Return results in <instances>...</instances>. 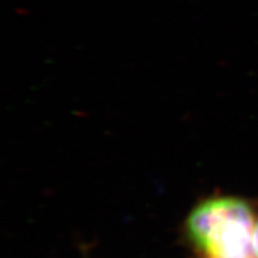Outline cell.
Wrapping results in <instances>:
<instances>
[{
    "label": "cell",
    "mask_w": 258,
    "mask_h": 258,
    "mask_svg": "<svg viewBox=\"0 0 258 258\" xmlns=\"http://www.w3.org/2000/svg\"><path fill=\"white\" fill-rule=\"evenodd\" d=\"M252 209L235 198L203 201L186 219V233L207 258H254Z\"/></svg>",
    "instance_id": "1"
},
{
    "label": "cell",
    "mask_w": 258,
    "mask_h": 258,
    "mask_svg": "<svg viewBox=\"0 0 258 258\" xmlns=\"http://www.w3.org/2000/svg\"><path fill=\"white\" fill-rule=\"evenodd\" d=\"M252 250L254 258H258V221H256L252 233Z\"/></svg>",
    "instance_id": "2"
}]
</instances>
